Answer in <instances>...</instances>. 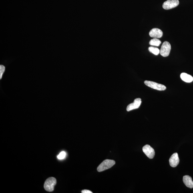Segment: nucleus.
Wrapping results in <instances>:
<instances>
[{"mask_svg": "<svg viewBox=\"0 0 193 193\" xmlns=\"http://www.w3.org/2000/svg\"><path fill=\"white\" fill-rule=\"evenodd\" d=\"M143 152L149 158L152 159L155 155V152L154 149L150 145H145L142 148Z\"/></svg>", "mask_w": 193, "mask_h": 193, "instance_id": "nucleus-6", "label": "nucleus"}, {"mask_svg": "<svg viewBox=\"0 0 193 193\" xmlns=\"http://www.w3.org/2000/svg\"><path fill=\"white\" fill-rule=\"evenodd\" d=\"M56 179L53 177H51L45 181V183L44 188L48 192H52L54 190L55 186L56 184Z\"/></svg>", "mask_w": 193, "mask_h": 193, "instance_id": "nucleus-1", "label": "nucleus"}, {"mask_svg": "<svg viewBox=\"0 0 193 193\" xmlns=\"http://www.w3.org/2000/svg\"><path fill=\"white\" fill-rule=\"evenodd\" d=\"M171 50L170 44L168 42L163 43L160 50V54L163 57H166L170 54Z\"/></svg>", "mask_w": 193, "mask_h": 193, "instance_id": "nucleus-3", "label": "nucleus"}, {"mask_svg": "<svg viewBox=\"0 0 193 193\" xmlns=\"http://www.w3.org/2000/svg\"><path fill=\"white\" fill-rule=\"evenodd\" d=\"M180 77L182 81L187 83H191L193 81V78L191 75L186 73H182L181 74Z\"/></svg>", "mask_w": 193, "mask_h": 193, "instance_id": "nucleus-11", "label": "nucleus"}, {"mask_svg": "<svg viewBox=\"0 0 193 193\" xmlns=\"http://www.w3.org/2000/svg\"><path fill=\"white\" fill-rule=\"evenodd\" d=\"M148 50L153 54L156 55L160 53V49L156 47H150L149 48Z\"/></svg>", "mask_w": 193, "mask_h": 193, "instance_id": "nucleus-13", "label": "nucleus"}, {"mask_svg": "<svg viewBox=\"0 0 193 193\" xmlns=\"http://www.w3.org/2000/svg\"><path fill=\"white\" fill-rule=\"evenodd\" d=\"M179 4L178 0H168L163 3L162 7L165 9H170L178 6Z\"/></svg>", "mask_w": 193, "mask_h": 193, "instance_id": "nucleus-5", "label": "nucleus"}, {"mask_svg": "<svg viewBox=\"0 0 193 193\" xmlns=\"http://www.w3.org/2000/svg\"><path fill=\"white\" fill-rule=\"evenodd\" d=\"M180 162L178 154L177 153H175L171 157L169 160V163L171 166L173 168L176 167Z\"/></svg>", "mask_w": 193, "mask_h": 193, "instance_id": "nucleus-8", "label": "nucleus"}, {"mask_svg": "<svg viewBox=\"0 0 193 193\" xmlns=\"http://www.w3.org/2000/svg\"><path fill=\"white\" fill-rule=\"evenodd\" d=\"M141 98H138L135 99L134 102L129 105L127 107V111H130L134 109L138 108L140 107L141 104Z\"/></svg>", "mask_w": 193, "mask_h": 193, "instance_id": "nucleus-7", "label": "nucleus"}, {"mask_svg": "<svg viewBox=\"0 0 193 193\" xmlns=\"http://www.w3.org/2000/svg\"><path fill=\"white\" fill-rule=\"evenodd\" d=\"M149 35L151 37L154 38H161L162 36L163 32L160 29L154 28L151 30L149 33Z\"/></svg>", "mask_w": 193, "mask_h": 193, "instance_id": "nucleus-9", "label": "nucleus"}, {"mask_svg": "<svg viewBox=\"0 0 193 193\" xmlns=\"http://www.w3.org/2000/svg\"><path fill=\"white\" fill-rule=\"evenodd\" d=\"M183 180L184 184L187 187L190 188H193V182L192 178L190 176H184L183 177Z\"/></svg>", "mask_w": 193, "mask_h": 193, "instance_id": "nucleus-10", "label": "nucleus"}, {"mask_svg": "<svg viewBox=\"0 0 193 193\" xmlns=\"http://www.w3.org/2000/svg\"><path fill=\"white\" fill-rule=\"evenodd\" d=\"M145 84L150 88L156 89L158 91H164L166 89V87L164 85H162L154 82L146 81H145Z\"/></svg>", "mask_w": 193, "mask_h": 193, "instance_id": "nucleus-4", "label": "nucleus"}, {"mask_svg": "<svg viewBox=\"0 0 193 193\" xmlns=\"http://www.w3.org/2000/svg\"><path fill=\"white\" fill-rule=\"evenodd\" d=\"M115 164V161L113 160H105L101 163L97 168L98 172H101L110 168Z\"/></svg>", "mask_w": 193, "mask_h": 193, "instance_id": "nucleus-2", "label": "nucleus"}, {"mask_svg": "<svg viewBox=\"0 0 193 193\" xmlns=\"http://www.w3.org/2000/svg\"><path fill=\"white\" fill-rule=\"evenodd\" d=\"M5 70V67L3 65H0V79H1L4 73Z\"/></svg>", "mask_w": 193, "mask_h": 193, "instance_id": "nucleus-15", "label": "nucleus"}, {"mask_svg": "<svg viewBox=\"0 0 193 193\" xmlns=\"http://www.w3.org/2000/svg\"><path fill=\"white\" fill-rule=\"evenodd\" d=\"M81 192L82 193H92V192H91V191L87 190H83Z\"/></svg>", "mask_w": 193, "mask_h": 193, "instance_id": "nucleus-16", "label": "nucleus"}, {"mask_svg": "<svg viewBox=\"0 0 193 193\" xmlns=\"http://www.w3.org/2000/svg\"><path fill=\"white\" fill-rule=\"evenodd\" d=\"M161 42L159 39L156 38H154L151 40L149 42V44L155 46H159L160 45Z\"/></svg>", "mask_w": 193, "mask_h": 193, "instance_id": "nucleus-12", "label": "nucleus"}, {"mask_svg": "<svg viewBox=\"0 0 193 193\" xmlns=\"http://www.w3.org/2000/svg\"><path fill=\"white\" fill-rule=\"evenodd\" d=\"M66 156V153L65 151H62L60 154L58 155L57 158L60 160H63L64 159Z\"/></svg>", "mask_w": 193, "mask_h": 193, "instance_id": "nucleus-14", "label": "nucleus"}]
</instances>
